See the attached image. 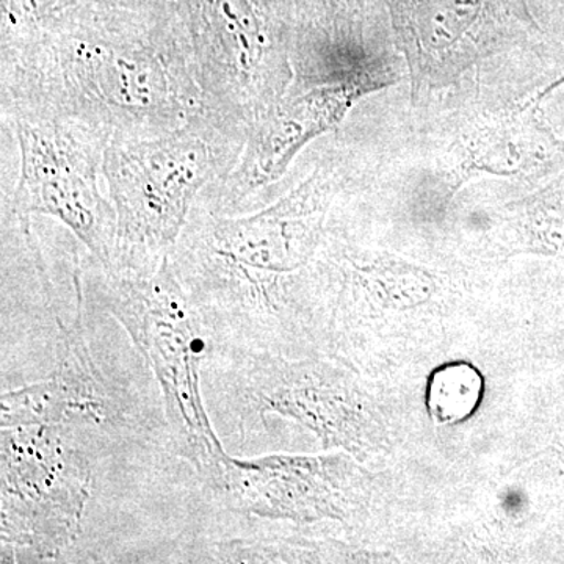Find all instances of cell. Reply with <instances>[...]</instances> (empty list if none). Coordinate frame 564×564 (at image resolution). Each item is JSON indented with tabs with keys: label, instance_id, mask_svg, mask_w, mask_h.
Segmentation results:
<instances>
[{
	"label": "cell",
	"instance_id": "obj_4",
	"mask_svg": "<svg viewBox=\"0 0 564 564\" xmlns=\"http://www.w3.org/2000/svg\"><path fill=\"white\" fill-rule=\"evenodd\" d=\"M101 273V304L143 356L161 388L169 443L214 491L226 454L204 397V364L212 344L202 315L169 258L150 274Z\"/></svg>",
	"mask_w": 564,
	"mask_h": 564
},
{
	"label": "cell",
	"instance_id": "obj_11",
	"mask_svg": "<svg viewBox=\"0 0 564 564\" xmlns=\"http://www.w3.org/2000/svg\"><path fill=\"white\" fill-rule=\"evenodd\" d=\"M84 3V0H0V50L39 39Z\"/></svg>",
	"mask_w": 564,
	"mask_h": 564
},
{
	"label": "cell",
	"instance_id": "obj_8",
	"mask_svg": "<svg viewBox=\"0 0 564 564\" xmlns=\"http://www.w3.org/2000/svg\"><path fill=\"white\" fill-rule=\"evenodd\" d=\"M367 90L362 76L289 90L248 131L239 162L198 202L217 214H243L273 182L288 172L310 141L336 128L352 102Z\"/></svg>",
	"mask_w": 564,
	"mask_h": 564
},
{
	"label": "cell",
	"instance_id": "obj_14",
	"mask_svg": "<svg viewBox=\"0 0 564 564\" xmlns=\"http://www.w3.org/2000/svg\"><path fill=\"white\" fill-rule=\"evenodd\" d=\"M281 3L289 7H295V0H280Z\"/></svg>",
	"mask_w": 564,
	"mask_h": 564
},
{
	"label": "cell",
	"instance_id": "obj_6",
	"mask_svg": "<svg viewBox=\"0 0 564 564\" xmlns=\"http://www.w3.org/2000/svg\"><path fill=\"white\" fill-rule=\"evenodd\" d=\"M80 429L6 426L0 432V540L36 558H58L79 536L93 466Z\"/></svg>",
	"mask_w": 564,
	"mask_h": 564
},
{
	"label": "cell",
	"instance_id": "obj_10",
	"mask_svg": "<svg viewBox=\"0 0 564 564\" xmlns=\"http://www.w3.org/2000/svg\"><path fill=\"white\" fill-rule=\"evenodd\" d=\"M540 99L478 124L463 148L464 172L514 176L532 169L543 147V128L538 120Z\"/></svg>",
	"mask_w": 564,
	"mask_h": 564
},
{
	"label": "cell",
	"instance_id": "obj_13",
	"mask_svg": "<svg viewBox=\"0 0 564 564\" xmlns=\"http://www.w3.org/2000/svg\"><path fill=\"white\" fill-rule=\"evenodd\" d=\"M104 9L131 10L139 13L166 14L174 17L172 0H84Z\"/></svg>",
	"mask_w": 564,
	"mask_h": 564
},
{
	"label": "cell",
	"instance_id": "obj_9",
	"mask_svg": "<svg viewBox=\"0 0 564 564\" xmlns=\"http://www.w3.org/2000/svg\"><path fill=\"white\" fill-rule=\"evenodd\" d=\"M80 261L73 270L76 314L70 325L57 317L61 339L57 366L46 380L3 392L0 425H62L73 429H99L117 417V404L106 380L96 369L84 328V293Z\"/></svg>",
	"mask_w": 564,
	"mask_h": 564
},
{
	"label": "cell",
	"instance_id": "obj_12",
	"mask_svg": "<svg viewBox=\"0 0 564 564\" xmlns=\"http://www.w3.org/2000/svg\"><path fill=\"white\" fill-rule=\"evenodd\" d=\"M367 0H295L296 33L334 40L347 35L366 10Z\"/></svg>",
	"mask_w": 564,
	"mask_h": 564
},
{
	"label": "cell",
	"instance_id": "obj_1",
	"mask_svg": "<svg viewBox=\"0 0 564 564\" xmlns=\"http://www.w3.org/2000/svg\"><path fill=\"white\" fill-rule=\"evenodd\" d=\"M2 52L3 118H63L107 143L173 131L207 109L174 17L84 3Z\"/></svg>",
	"mask_w": 564,
	"mask_h": 564
},
{
	"label": "cell",
	"instance_id": "obj_7",
	"mask_svg": "<svg viewBox=\"0 0 564 564\" xmlns=\"http://www.w3.org/2000/svg\"><path fill=\"white\" fill-rule=\"evenodd\" d=\"M11 124L20 148V174L7 204L9 218H55L96 265L109 272L117 212L99 187L109 143L87 126L63 118H18Z\"/></svg>",
	"mask_w": 564,
	"mask_h": 564
},
{
	"label": "cell",
	"instance_id": "obj_5",
	"mask_svg": "<svg viewBox=\"0 0 564 564\" xmlns=\"http://www.w3.org/2000/svg\"><path fill=\"white\" fill-rule=\"evenodd\" d=\"M207 109L242 131L291 88L296 11L280 0H172Z\"/></svg>",
	"mask_w": 564,
	"mask_h": 564
},
{
	"label": "cell",
	"instance_id": "obj_2",
	"mask_svg": "<svg viewBox=\"0 0 564 564\" xmlns=\"http://www.w3.org/2000/svg\"><path fill=\"white\" fill-rule=\"evenodd\" d=\"M317 166L276 203L225 215L196 202L170 261L209 333L212 351H263L285 280L313 258L336 192Z\"/></svg>",
	"mask_w": 564,
	"mask_h": 564
},
{
	"label": "cell",
	"instance_id": "obj_3",
	"mask_svg": "<svg viewBox=\"0 0 564 564\" xmlns=\"http://www.w3.org/2000/svg\"><path fill=\"white\" fill-rule=\"evenodd\" d=\"M247 135L206 109L161 135L110 143L102 159L107 196L117 212L109 272H155L172 254L202 193L232 172Z\"/></svg>",
	"mask_w": 564,
	"mask_h": 564
}]
</instances>
